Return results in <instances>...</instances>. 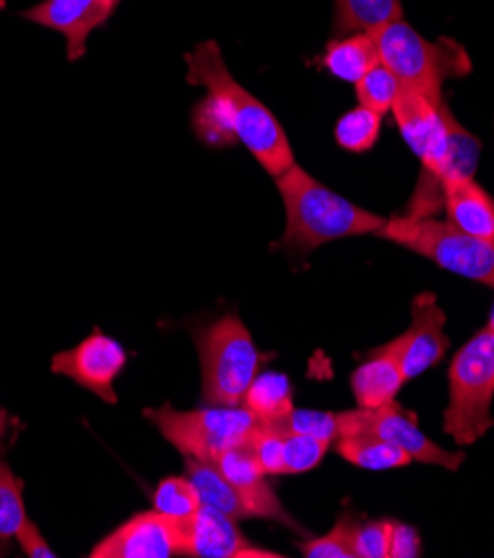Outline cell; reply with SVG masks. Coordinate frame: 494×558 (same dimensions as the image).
I'll return each instance as SVG.
<instances>
[{"label":"cell","instance_id":"18","mask_svg":"<svg viewBox=\"0 0 494 558\" xmlns=\"http://www.w3.org/2000/svg\"><path fill=\"white\" fill-rule=\"evenodd\" d=\"M241 405L252 412L261 423L284 429L286 418L294 410L292 385L286 374L263 372L250 383Z\"/></svg>","mask_w":494,"mask_h":558},{"label":"cell","instance_id":"4","mask_svg":"<svg viewBox=\"0 0 494 558\" xmlns=\"http://www.w3.org/2000/svg\"><path fill=\"white\" fill-rule=\"evenodd\" d=\"M376 236L494 290V236L461 232L448 220L406 216L386 218Z\"/></svg>","mask_w":494,"mask_h":558},{"label":"cell","instance_id":"29","mask_svg":"<svg viewBox=\"0 0 494 558\" xmlns=\"http://www.w3.org/2000/svg\"><path fill=\"white\" fill-rule=\"evenodd\" d=\"M284 432H301L310 436L325 438L335 442L339 438V421L335 412H316V410H292L284 423Z\"/></svg>","mask_w":494,"mask_h":558},{"label":"cell","instance_id":"35","mask_svg":"<svg viewBox=\"0 0 494 558\" xmlns=\"http://www.w3.org/2000/svg\"><path fill=\"white\" fill-rule=\"evenodd\" d=\"M0 556H5V545H3V541H0Z\"/></svg>","mask_w":494,"mask_h":558},{"label":"cell","instance_id":"11","mask_svg":"<svg viewBox=\"0 0 494 558\" xmlns=\"http://www.w3.org/2000/svg\"><path fill=\"white\" fill-rule=\"evenodd\" d=\"M388 345L397 354L406 380L421 376L446 356V312L438 307L432 292H423L412 301L410 327Z\"/></svg>","mask_w":494,"mask_h":558},{"label":"cell","instance_id":"26","mask_svg":"<svg viewBox=\"0 0 494 558\" xmlns=\"http://www.w3.org/2000/svg\"><path fill=\"white\" fill-rule=\"evenodd\" d=\"M154 510L174 519L192 517L203 504L194 483L188 476H168L154 489Z\"/></svg>","mask_w":494,"mask_h":558},{"label":"cell","instance_id":"16","mask_svg":"<svg viewBox=\"0 0 494 558\" xmlns=\"http://www.w3.org/2000/svg\"><path fill=\"white\" fill-rule=\"evenodd\" d=\"M444 209L457 230L494 236V198L474 179H450L444 185Z\"/></svg>","mask_w":494,"mask_h":558},{"label":"cell","instance_id":"14","mask_svg":"<svg viewBox=\"0 0 494 558\" xmlns=\"http://www.w3.org/2000/svg\"><path fill=\"white\" fill-rule=\"evenodd\" d=\"M214 465L221 470V474L241 492L248 512L252 519H272L281 521L288 527L299 530V525L290 519V514L284 510L279 496L265 483V472L250 448V442H241L237 448L226 450L218 454Z\"/></svg>","mask_w":494,"mask_h":558},{"label":"cell","instance_id":"3","mask_svg":"<svg viewBox=\"0 0 494 558\" xmlns=\"http://www.w3.org/2000/svg\"><path fill=\"white\" fill-rule=\"evenodd\" d=\"M378 61L401 83L434 102L444 100V83L470 74L466 49L455 40H427L406 19L390 21L370 32Z\"/></svg>","mask_w":494,"mask_h":558},{"label":"cell","instance_id":"24","mask_svg":"<svg viewBox=\"0 0 494 558\" xmlns=\"http://www.w3.org/2000/svg\"><path fill=\"white\" fill-rule=\"evenodd\" d=\"M359 521L350 514L339 517L333 530L323 536L299 543V549L308 558H357V532Z\"/></svg>","mask_w":494,"mask_h":558},{"label":"cell","instance_id":"1","mask_svg":"<svg viewBox=\"0 0 494 558\" xmlns=\"http://www.w3.org/2000/svg\"><path fill=\"white\" fill-rule=\"evenodd\" d=\"M277 187L286 207L281 245L299 256H308L333 241L368 234L376 236L386 222L383 216L325 187L299 165H292L286 174L277 177Z\"/></svg>","mask_w":494,"mask_h":558},{"label":"cell","instance_id":"36","mask_svg":"<svg viewBox=\"0 0 494 558\" xmlns=\"http://www.w3.org/2000/svg\"><path fill=\"white\" fill-rule=\"evenodd\" d=\"M5 8V0H0V10H3Z\"/></svg>","mask_w":494,"mask_h":558},{"label":"cell","instance_id":"25","mask_svg":"<svg viewBox=\"0 0 494 558\" xmlns=\"http://www.w3.org/2000/svg\"><path fill=\"white\" fill-rule=\"evenodd\" d=\"M27 521L23 481L0 459V541H10Z\"/></svg>","mask_w":494,"mask_h":558},{"label":"cell","instance_id":"22","mask_svg":"<svg viewBox=\"0 0 494 558\" xmlns=\"http://www.w3.org/2000/svg\"><path fill=\"white\" fill-rule=\"evenodd\" d=\"M381 134V114L376 111L357 105L344 114L335 128V138L339 147L352 154L370 151Z\"/></svg>","mask_w":494,"mask_h":558},{"label":"cell","instance_id":"12","mask_svg":"<svg viewBox=\"0 0 494 558\" xmlns=\"http://www.w3.org/2000/svg\"><path fill=\"white\" fill-rule=\"evenodd\" d=\"M183 556L194 558H279L281 554L254 547L239 530L237 519L201 506L185 519Z\"/></svg>","mask_w":494,"mask_h":558},{"label":"cell","instance_id":"21","mask_svg":"<svg viewBox=\"0 0 494 558\" xmlns=\"http://www.w3.org/2000/svg\"><path fill=\"white\" fill-rule=\"evenodd\" d=\"M397 19H403L401 0H337L335 34L348 36L357 32H374Z\"/></svg>","mask_w":494,"mask_h":558},{"label":"cell","instance_id":"6","mask_svg":"<svg viewBox=\"0 0 494 558\" xmlns=\"http://www.w3.org/2000/svg\"><path fill=\"white\" fill-rule=\"evenodd\" d=\"M205 405H241L261 369V352L237 314H228L196 331Z\"/></svg>","mask_w":494,"mask_h":558},{"label":"cell","instance_id":"33","mask_svg":"<svg viewBox=\"0 0 494 558\" xmlns=\"http://www.w3.org/2000/svg\"><path fill=\"white\" fill-rule=\"evenodd\" d=\"M5 429H8V414L0 410V436L5 434Z\"/></svg>","mask_w":494,"mask_h":558},{"label":"cell","instance_id":"13","mask_svg":"<svg viewBox=\"0 0 494 558\" xmlns=\"http://www.w3.org/2000/svg\"><path fill=\"white\" fill-rule=\"evenodd\" d=\"M112 12L115 8L107 0H43L21 16L63 34L68 40V59L74 63L85 53L92 32L105 25Z\"/></svg>","mask_w":494,"mask_h":558},{"label":"cell","instance_id":"10","mask_svg":"<svg viewBox=\"0 0 494 558\" xmlns=\"http://www.w3.org/2000/svg\"><path fill=\"white\" fill-rule=\"evenodd\" d=\"M128 365V352L112 337L89 333L76 348L53 354L51 372L72 378L105 403H117L115 380Z\"/></svg>","mask_w":494,"mask_h":558},{"label":"cell","instance_id":"20","mask_svg":"<svg viewBox=\"0 0 494 558\" xmlns=\"http://www.w3.org/2000/svg\"><path fill=\"white\" fill-rule=\"evenodd\" d=\"M333 448L348 463H352L361 470H372V472L397 470V468H406L412 463L408 452L397 448L395 442L376 438V436H363V434L361 436H344L333 442Z\"/></svg>","mask_w":494,"mask_h":558},{"label":"cell","instance_id":"5","mask_svg":"<svg viewBox=\"0 0 494 558\" xmlns=\"http://www.w3.org/2000/svg\"><path fill=\"white\" fill-rule=\"evenodd\" d=\"M448 385L444 429L459 448H468L494 425V329H481L457 352L448 369Z\"/></svg>","mask_w":494,"mask_h":558},{"label":"cell","instance_id":"17","mask_svg":"<svg viewBox=\"0 0 494 558\" xmlns=\"http://www.w3.org/2000/svg\"><path fill=\"white\" fill-rule=\"evenodd\" d=\"M378 63V49L370 32H357L329 40L321 65L339 81L357 85Z\"/></svg>","mask_w":494,"mask_h":558},{"label":"cell","instance_id":"9","mask_svg":"<svg viewBox=\"0 0 494 558\" xmlns=\"http://www.w3.org/2000/svg\"><path fill=\"white\" fill-rule=\"evenodd\" d=\"M185 519L160 514L158 510L134 514L92 551V558H170L183 556Z\"/></svg>","mask_w":494,"mask_h":558},{"label":"cell","instance_id":"15","mask_svg":"<svg viewBox=\"0 0 494 558\" xmlns=\"http://www.w3.org/2000/svg\"><path fill=\"white\" fill-rule=\"evenodd\" d=\"M403 383V369L390 345H383L372 352V356L359 365L350 378L357 405L365 410L393 403Z\"/></svg>","mask_w":494,"mask_h":558},{"label":"cell","instance_id":"31","mask_svg":"<svg viewBox=\"0 0 494 558\" xmlns=\"http://www.w3.org/2000/svg\"><path fill=\"white\" fill-rule=\"evenodd\" d=\"M16 541H19V545H21L23 554H27L29 558H53V556H57V551H53V549L49 547V543H47L45 536L40 534L38 525H36L34 521H29V519H27V521L23 523V527L19 530Z\"/></svg>","mask_w":494,"mask_h":558},{"label":"cell","instance_id":"28","mask_svg":"<svg viewBox=\"0 0 494 558\" xmlns=\"http://www.w3.org/2000/svg\"><path fill=\"white\" fill-rule=\"evenodd\" d=\"M333 448V442L301 434V432H284V474H305L314 470Z\"/></svg>","mask_w":494,"mask_h":558},{"label":"cell","instance_id":"19","mask_svg":"<svg viewBox=\"0 0 494 558\" xmlns=\"http://www.w3.org/2000/svg\"><path fill=\"white\" fill-rule=\"evenodd\" d=\"M185 476L194 483L203 506H209L237 521L252 519L241 492L221 474V470H218L214 463L185 457Z\"/></svg>","mask_w":494,"mask_h":558},{"label":"cell","instance_id":"34","mask_svg":"<svg viewBox=\"0 0 494 558\" xmlns=\"http://www.w3.org/2000/svg\"><path fill=\"white\" fill-rule=\"evenodd\" d=\"M107 3H109V5H112V8L117 10V5H119V0H107Z\"/></svg>","mask_w":494,"mask_h":558},{"label":"cell","instance_id":"32","mask_svg":"<svg viewBox=\"0 0 494 558\" xmlns=\"http://www.w3.org/2000/svg\"><path fill=\"white\" fill-rule=\"evenodd\" d=\"M417 556H421L419 534L403 523H395L393 541H390V558H417Z\"/></svg>","mask_w":494,"mask_h":558},{"label":"cell","instance_id":"2","mask_svg":"<svg viewBox=\"0 0 494 558\" xmlns=\"http://www.w3.org/2000/svg\"><path fill=\"white\" fill-rule=\"evenodd\" d=\"M185 61L188 81L192 85L205 87L207 94H216L226 102L239 143L250 149L265 172L277 179L286 174L292 165H297L284 125L230 74L224 53L214 40L196 45Z\"/></svg>","mask_w":494,"mask_h":558},{"label":"cell","instance_id":"7","mask_svg":"<svg viewBox=\"0 0 494 558\" xmlns=\"http://www.w3.org/2000/svg\"><path fill=\"white\" fill-rule=\"evenodd\" d=\"M145 416L183 457L207 463H214L226 450L248 442L258 427V418L243 405L174 410L165 403L158 410H145Z\"/></svg>","mask_w":494,"mask_h":558},{"label":"cell","instance_id":"30","mask_svg":"<svg viewBox=\"0 0 494 558\" xmlns=\"http://www.w3.org/2000/svg\"><path fill=\"white\" fill-rule=\"evenodd\" d=\"M395 521H370L359 525L357 532V558H390Z\"/></svg>","mask_w":494,"mask_h":558},{"label":"cell","instance_id":"8","mask_svg":"<svg viewBox=\"0 0 494 558\" xmlns=\"http://www.w3.org/2000/svg\"><path fill=\"white\" fill-rule=\"evenodd\" d=\"M339 438L344 436H376L383 440L395 442L397 448L410 454L412 461L436 465L444 470H459L463 463V452H448L442 445L425 436L414 416L399 408L395 401L381 408H357L350 412H339ZM337 438V440H339Z\"/></svg>","mask_w":494,"mask_h":558},{"label":"cell","instance_id":"27","mask_svg":"<svg viewBox=\"0 0 494 558\" xmlns=\"http://www.w3.org/2000/svg\"><path fill=\"white\" fill-rule=\"evenodd\" d=\"M354 87H357L359 105L376 111L381 117L393 111V105L401 92L399 78L381 61Z\"/></svg>","mask_w":494,"mask_h":558},{"label":"cell","instance_id":"23","mask_svg":"<svg viewBox=\"0 0 494 558\" xmlns=\"http://www.w3.org/2000/svg\"><path fill=\"white\" fill-rule=\"evenodd\" d=\"M194 130L198 138L212 147H228L239 143L226 102L216 94H207L194 109Z\"/></svg>","mask_w":494,"mask_h":558}]
</instances>
